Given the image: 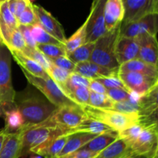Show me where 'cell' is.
<instances>
[{
  "instance_id": "obj_55",
  "label": "cell",
  "mask_w": 158,
  "mask_h": 158,
  "mask_svg": "<svg viewBox=\"0 0 158 158\" xmlns=\"http://www.w3.org/2000/svg\"><path fill=\"white\" fill-rule=\"evenodd\" d=\"M3 1V0H0V2H2Z\"/></svg>"
},
{
  "instance_id": "obj_20",
  "label": "cell",
  "mask_w": 158,
  "mask_h": 158,
  "mask_svg": "<svg viewBox=\"0 0 158 158\" xmlns=\"http://www.w3.org/2000/svg\"><path fill=\"white\" fill-rule=\"evenodd\" d=\"M23 127L13 133H6L0 151V158L21 157Z\"/></svg>"
},
{
  "instance_id": "obj_57",
  "label": "cell",
  "mask_w": 158,
  "mask_h": 158,
  "mask_svg": "<svg viewBox=\"0 0 158 158\" xmlns=\"http://www.w3.org/2000/svg\"><path fill=\"white\" fill-rule=\"evenodd\" d=\"M96 158H97V157H96Z\"/></svg>"
},
{
  "instance_id": "obj_49",
  "label": "cell",
  "mask_w": 158,
  "mask_h": 158,
  "mask_svg": "<svg viewBox=\"0 0 158 158\" xmlns=\"http://www.w3.org/2000/svg\"><path fill=\"white\" fill-rule=\"evenodd\" d=\"M125 158H147V157H145V156H139V155L133 154V155H131V156H127V157H125Z\"/></svg>"
},
{
  "instance_id": "obj_23",
  "label": "cell",
  "mask_w": 158,
  "mask_h": 158,
  "mask_svg": "<svg viewBox=\"0 0 158 158\" xmlns=\"http://www.w3.org/2000/svg\"><path fill=\"white\" fill-rule=\"evenodd\" d=\"M131 155L133 153L130 144L122 138H117L99 153L97 158H125Z\"/></svg>"
},
{
  "instance_id": "obj_16",
  "label": "cell",
  "mask_w": 158,
  "mask_h": 158,
  "mask_svg": "<svg viewBox=\"0 0 158 158\" xmlns=\"http://www.w3.org/2000/svg\"><path fill=\"white\" fill-rule=\"evenodd\" d=\"M18 26L17 19L9 10L7 0H3L0 2V34L3 43L7 48L11 35Z\"/></svg>"
},
{
  "instance_id": "obj_3",
  "label": "cell",
  "mask_w": 158,
  "mask_h": 158,
  "mask_svg": "<svg viewBox=\"0 0 158 158\" xmlns=\"http://www.w3.org/2000/svg\"><path fill=\"white\" fill-rule=\"evenodd\" d=\"M120 26L104 34L95 41L94 50L89 60L109 69H117L119 64L115 57V45L120 36Z\"/></svg>"
},
{
  "instance_id": "obj_21",
  "label": "cell",
  "mask_w": 158,
  "mask_h": 158,
  "mask_svg": "<svg viewBox=\"0 0 158 158\" xmlns=\"http://www.w3.org/2000/svg\"><path fill=\"white\" fill-rule=\"evenodd\" d=\"M9 51L14 60H15V62H17L22 69L25 70L28 73L35 77H42V78H47L49 77L44 68L35 60L24 55L20 51L15 50H11Z\"/></svg>"
},
{
  "instance_id": "obj_33",
  "label": "cell",
  "mask_w": 158,
  "mask_h": 158,
  "mask_svg": "<svg viewBox=\"0 0 158 158\" xmlns=\"http://www.w3.org/2000/svg\"><path fill=\"white\" fill-rule=\"evenodd\" d=\"M114 102L106 94L96 93L89 91V105L98 108H112Z\"/></svg>"
},
{
  "instance_id": "obj_11",
  "label": "cell",
  "mask_w": 158,
  "mask_h": 158,
  "mask_svg": "<svg viewBox=\"0 0 158 158\" xmlns=\"http://www.w3.org/2000/svg\"><path fill=\"white\" fill-rule=\"evenodd\" d=\"M124 17L121 23L137 21L149 14H158V0H122Z\"/></svg>"
},
{
  "instance_id": "obj_13",
  "label": "cell",
  "mask_w": 158,
  "mask_h": 158,
  "mask_svg": "<svg viewBox=\"0 0 158 158\" xmlns=\"http://www.w3.org/2000/svg\"><path fill=\"white\" fill-rule=\"evenodd\" d=\"M33 5V9L36 15L38 23L52 37L61 42L63 45L66 41L64 29L60 22L47 10L38 5Z\"/></svg>"
},
{
  "instance_id": "obj_18",
  "label": "cell",
  "mask_w": 158,
  "mask_h": 158,
  "mask_svg": "<svg viewBox=\"0 0 158 158\" xmlns=\"http://www.w3.org/2000/svg\"><path fill=\"white\" fill-rule=\"evenodd\" d=\"M124 17V6L122 0H106L104 6V23L106 31L121 24Z\"/></svg>"
},
{
  "instance_id": "obj_51",
  "label": "cell",
  "mask_w": 158,
  "mask_h": 158,
  "mask_svg": "<svg viewBox=\"0 0 158 158\" xmlns=\"http://www.w3.org/2000/svg\"><path fill=\"white\" fill-rule=\"evenodd\" d=\"M3 116V109L2 107V104H1V100H0V116Z\"/></svg>"
},
{
  "instance_id": "obj_47",
  "label": "cell",
  "mask_w": 158,
  "mask_h": 158,
  "mask_svg": "<svg viewBox=\"0 0 158 158\" xmlns=\"http://www.w3.org/2000/svg\"><path fill=\"white\" fill-rule=\"evenodd\" d=\"M88 88L90 91H94L96 93H101V94H106V88L95 79L90 80Z\"/></svg>"
},
{
  "instance_id": "obj_25",
  "label": "cell",
  "mask_w": 158,
  "mask_h": 158,
  "mask_svg": "<svg viewBox=\"0 0 158 158\" xmlns=\"http://www.w3.org/2000/svg\"><path fill=\"white\" fill-rule=\"evenodd\" d=\"M117 138H119L118 131L114 129L110 130L96 136L82 148L99 153L114 141H115Z\"/></svg>"
},
{
  "instance_id": "obj_19",
  "label": "cell",
  "mask_w": 158,
  "mask_h": 158,
  "mask_svg": "<svg viewBox=\"0 0 158 158\" xmlns=\"http://www.w3.org/2000/svg\"><path fill=\"white\" fill-rule=\"evenodd\" d=\"M118 70L119 68L109 69L97 64L90 60H88V61L76 64L74 72L92 80V79H97L103 77L117 75L118 74Z\"/></svg>"
},
{
  "instance_id": "obj_40",
  "label": "cell",
  "mask_w": 158,
  "mask_h": 158,
  "mask_svg": "<svg viewBox=\"0 0 158 158\" xmlns=\"http://www.w3.org/2000/svg\"><path fill=\"white\" fill-rule=\"evenodd\" d=\"M26 46H26L24 38H23V35H22L21 32L19 29V28H17L16 29L14 30V32L11 35L10 39H9L8 49L9 50H18L22 52V51H23L26 49Z\"/></svg>"
},
{
  "instance_id": "obj_41",
  "label": "cell",
  "mask_w": 158,
  "mask_h": 158,
  "mask_svg": "<svg viewBox=\"0 0 158 158\" xmlns=\"http://www.w3.org/2000/svg\"><path fill=\"white\" fill-rule=\"evenodd\" d=\"M95 80L98 81L100 83H101L106 89L108 88H122V89L127 90L124 84L120 79L118 74L110 76V77H100V78L95 79Z\"/></svg>"
},
{
  "instance_id": "obj_39",
  "label": "cell",
  "mask_w": 158,
  "mask_h": 158,
  "mask_svg": "<svg viewBox=\"0 0 158 158\" xmlns=\"http://www.w3.org/2000/svg\"><path fill=\"white\" fill-rule=\"evenodd\" d=\"M111 109L123 113H136L140 115V108L137 102H134L128 100L121 101V102H114L113 108Z\"/></svg>"
},
{
  "instance_id": "obj_22",
  "label": "cell",
  "mask_w": 158,
  "mask_h": 158,
  "mask_svg": "<svg viewBox=\"0 0 158 158\" xmlns=\"http://www.w3.org/2000/svg\"><path fill=\"white\" fill-rule=\"evenodd\" d=\"M97 135L92 134L89 133H73L68 135L67 140L56 158L73 153L74 151L81 149L83 146L86 145L88 142L94 139Z\"/></svg>"
},
{
  "instance_id": "obj_29",
  "label": "cell",
  "mask_w": 158,
  "mask_h": 158,
  "mask_svg": "<svg viewBox=\"0 0 158 158\" xmlns=\"http://www.w3.org/2000/svg\"><path fill=\"white\" fill-rule=\"evenodd\" d=\"M31 33L37 44H56L64 46L61 42L44 30L38 23L31 26Z\"/></svg>"
},
{
  "instance_id": "obj_38",
  "label": "cell",
  "mask_w": 158,
  "mask_h": 158,
  "mask_svg": "<svg viewBox=\"0 0 158 158\" xmlns=\"http://www.w3.org/2000/svg\"><path fill=\"white\" fill-rule=\"evenodd\" d=\"M37 49L40 50L48 58L66 56L64 46L56 44H37Z\"/></svg>"
},
{
  "instance_id": "obj_24",
  "label": "cell",
  "mask_w": 158,
  "mask_h": 158,
  "mask_svg": "<svg viewBox=\"0 0 158 158\" xmlns=\"http://www.w3.org/2000/svg\"><path fill=\"white\" fill-rule=\"evenodd\" d=\"M128 71L140 73L151 77H158L157 66L146 63L139 58L129 60L119 66V73L128 72Z\"/></svg>"
},
{
  "instance_id": "obj_36",
  "label": "cell",
  "mask_w": 158,
  "mask_h": 158,
  "mask_svg": "<svg viewBox=\"0 0 158 158\" xmlns=\"http://www.w3.org/2000/svg\"><path fill=\"white\" fill-rule=\"evenodd\" d=\"M68 97L81 107L89 105V90L86 87H80L73 91Z\"/></svg>"
},
{
  "instance_id": "obj_42",
  "label": "cell",
  "mask_w": 158,
  "mask_h": 158,
  "mask_svg": "<svg viewBox=\"0 0 158 158\" xmlns=\"http://www.w3.org/2000/svg\"><path fill=\"white\" fill-rule=\"evenodd\" d=\"M51 63L52 64L56 65L60 68L66 70V71H69V72H73L75 69L76 64L73 62L70 59L66 56H61V57H52V58H49Z\"/></svg>"
},
{
  "instance_id": "obj_2",
  "label": "cell",
  "mask_w": 158,
  "mask_h": 158,
  "mask_svg": "<svg viewBox=\"0 0 158 158\" xmlns=\"http://www.w3.org/2000/svg\"><path fill=\"white\" fill-rule=\"evenodd\" d=\"M15 105L23 116L25 125H35L43 122L57 108L49 101L30 95L15 100Z\"/></svg>"
},
{
  "instance_id": "obj_26",
  "label": "cell",
  "mask_w": 158,
  "mask_h": 158,
  "mask_svg": "<svg viewBox=\"0 0 158 158\" xmlns=\"http://www.w3.org/2000/svg\"><path fill=\"white\" fill-rule=\"evenodd\" d=\"M2 116L5 119V127L3 129L6 133L17 131L25 125L23 116L15 105L4 110Z\"/></svg>"
},
{
  "instance_id": "obj_28",
  "label": "cell",
  "mask_w": 158,
  "mask_h": 158,
  "mask_svg": "<svg viewBox=\"0 0 158 158\" xmlns=\"http://www.w3.org/2000/svg\"><path fill=\"white\" fill-rule=\"evenodd\" d=\"M85 40H86V23L84 22V23L69 39H66V41L64 44L66 57H68L79 46L84 44Z\"/></svg>"
},
{
  "instance_id": "obj_12",
  "label": "cell",
  "mask_w": 158,
  "mask_h": 158,
  "mask_svg": "<svg viewBox=\"0 0 158 158\" xmlns=\"http://www.w3.org/2000/svg\"><path fill=\"white\" fill-rule=\"evenodd\" d=\"M118 76L127 89L138 94H144L156 85H158V77H151L137 72H118Z\"/></svg>"
},
{
  "instance_id": "obj_15",
  "label": "cell",
  "mask_w": 158,
  "mask_h": 158,
  "mask_svg": "<svg viewBox=\"0 0 158 158\" xmlns=\"http://www.w3.org/2000/svg\"><path fill=\"white\" fill-rule=\"evenodd\" d=\"M68 135L52 136L43 143L32 148L30 153L40 155L43 158H56L67 140Z\"/></svg>"
},
{
  "instance_id": "obj_45",
  "label": "cell",
  "mask_w": 158,
  "mask_h": 158,
  "mask_svg": "<svg viewBox=\"0 0 158 158\" xmlns=\"http://www.w3.org/2000/svg\"><path fill=\"white\" fill-rule=\"evenodd\" d=\"M19 29L21 32L23 38H24L26 44L28 47L36 48L37 43L34 40L32 37V33H31V26H23V25H19Z\"/></svg>"
},
{
  "instance_id": "obj_1",
  "label": "cell",
  "mask_w": 158,
  "mask_h": 158,
  "mask_svg": "<svg viewBox=\"0 0 158 158\" xmlns=\"http://www.w3.org/2000/svg\"><path fill=\"white\" fill-rule=\"evenodd\" d=\"M83 108L87 117L100 121L118 132L134 124L143 123L141 116L136 113H123L111 108H98L89 105Z\"/></svg>"
},
{
  "instance_id": "obj_56",
  "label": "cell",
  "mask_w": 158,
  "mask_h": 158,
  "mask_svg": "<svg viewBox=\"0 0 158 158\" xmlns=\"http://www.w3.org/2000/svg\"><path fill=\"white\" fill-rule=\"evenodd\" d=\"M147 158H151V157H147Z\"/></svg>"
},
{
  "instance_id": "obj_37",
  "label": "cell",
  "mask_w": 158,
  "mask_h": 158,
  "mask_svg": "<svg viewBox=\"0 0 158 158\" xmlns=\"http://www.w3.org/2000/svg\"><path fill=\"white\" fill-rule=\"evenodd\" d=\"M17 21L19 25H23V26H32L38 23L32 3L29 2L24 11L18 17Z\"/></svg>"
},
{
  "instance_id": "obj_43",
  "label": "cell",
  "mask_w": 158,
  "mask_h": 158,
  "mask_svg": "<svg viewBox=\"0 0 158 158\" xmlns=\"http://www.w3.org/2000/svg\"><path fill=\"white\" fill-rule=\"evenodd\" d=\"M106 94L114 102L128 100L130 99V92L128 90L122 88H108L106 89Z\"/></svg>"
},
{
  "instance_id": "obj_6",
  "label": "cell",
  "mask_w": 158,
  "mask_h": 158,
  "mask_svg": "<svg viewBox=\"0 0 158 158\" xmlns=\"http://www.w3.org/2000/svg\"><path fill=\"white\" fill-rule=\"evenodd\" d=\"M22 69V68H21ZM25 77L27 79L28 82L36 88L39 91H41L47 100L56 107L66 106V105H79L76 102L71 100L60 88V87L51 78L35 77L32 75L25 70L22 69Z\"/></svg>"
},
{
  "instance_id": "obj_32",
  "label": "cell",
  "mask_w": 158,
  "mask_h": 158,
  "mask_svg": "<svg viewBox=\"0 0 158 158\" xmlns=\"http://www.w3.org/2000/svg\"><path fill=\"white\" fill-rule=\"evenodd\" d=\"M146 126H148V125L144 123L134 124V125H131V126L128 127V128L119 131V138H122V139H124L131 147V145L134 143V141L137 139L139 135L140 134V133L143 131V129Z\"/></svg>"
},
{
  "instance_id": "obj_17",
  "label": "cell",
  "mask_w": 158,
  "mask_h": 158,
  "mask_svg": "<svg viewBox=\"0 0 158 158\" xmlns=\"http://www.w3.org/2000/svg\"><path fill=\"white\" fill-rule=\"evenodd\" d=\"M139 43L138 58L146 63L157 66L158 43L157 36L145 35L137 38Z\"/></svg>"
},
{
  "instance_id": "obj_8",
  "label": "cell",
  "mask_w": 158,
  "mask_h": 158,
  "mask_svg": "<svg viewBox=\"0 0 158 158\" xmlns=\"http://www.w3.org/2000/svg\"><path fill=\"white\" fill-rule=\"evenodd\" d=\"M106 0H93L90 12L86 23L85 43L95 42L106 33L104 23V6Z\"/></svg>"
},
{
  "instance_id": "obj_30",
  "label": "cell",
  "mask_w": 158,
  "mask_h": 158,
  "mask_svg": "<svg viewBox=\"0 0 158 158\" xmlns=\"http://www.w3.org/2000/svg\"><path fill=\"white\" fill-rule=\"evenodd\" d=\"M89 81H90V79L86 78V77H83V76L80 75V74L73 71V72L70 73L67 81L65 83V85L62 87L61 89L68 96L76 88H80V87L88 88L89 85Z\"/></svg>"
},
{
  "instance_id": "obj_5",
  "label": "cell",
  "mask_w": 158,
  "mask_h": 158,
  "mask_svg": "<svg viewBox=\"0 0 158 158\" xmlns=\"http://www.w3.org/2000/svg\"><path fill=\"white\" fill-rule=\"evenodd\" d=\"M16 93L11 74V54L5 45L0 46V100L3 112L15 106Z\"/></svg>"
},
{
  "instance_id": "obj_53",
  "label": "cell",
  "mask_w": 158,
  "mask_h": 158,
  "mask_svg": "<svg viewBox=\"0 0 158 158\" xmlns=\"http://www.w3.org/2000/svg\"><path fill=\"white\" fill-rule=\"evenodd\" d=\"M151 158H158V152H157V153H156L154 155V156H151Z\"/></svg>"
},
{
  "instance_id": "obj_35",
  "label": "cell",
  "mask_w": 158,
  "mask_h": 158,
  "mask_svg": "<svg viewBox=\"0 0 158 158\" xmlns=\"http://www.w3.org/2000/svg\"><path fill=\"white\" fill-rule=\"evenodd\" d=\"M47 73L49 77L61 88L66 82L71 72L66 71L63 68H59V67H56L51 63V66Z\"/></svg>"
},
{
  "instance_id": "obj_27",
  "label": "cell",
  "mask_w": 158,
  "mask_h": 158,
  "mask_svg": "<svg viewBox=\"0 0 158 158\" xmlns=\"http://www.w3.org/2000/svg\"><path fill=\"white\" fill-rule=\"evenodd\" d=\"M112 129H111L110 127L108 126L106 124L103 123V122H100V121L86 117V119H83L80 122V125H78L77 127L71 129L70 133H92V134L99 135Z\"/></svg>"
},
{
  "instance_id": "obj_50",
  "label": "cell",
  "mask_w": 158,
  "mask_h": 158,
  "mask_svg": "<svg viewBox=\"0 0 158 158\" xmlns=\"http://www.w3.org/2000/svg\"><path fill=\"white\" fill-rule=\"evenodd\" d=\"M29 158H43V157L42 156H40V155L35 154V153H34V154L32 155V156H31Z\"/></svg>"
},
{
  "instance_id": "obj_10",
  "label": "cell",
  "mask_w": 158,
  "mask_h": 158,
  "mask_svg": "<svg viewBox=\"0 0 158 158\" xmlns=\"http://www.w3.org/2000/svg\"><path fill=\"white\" fill-rule=\"evenodd\" d=\"M133 154L151 157L158 152L157 123L148 125L131 147Z\"/></svg>"
},
{
  "instance_id": "obj_34",
  "label": "cell",
  "mask_w": 158,
  "mask_h": 158,
  "mask_svg": "<svg viewBox=\"0 0 158 158\" xmlns=\"http://www.w3.org/2000/svg\"><path fill=\"white\" fill-rule=\"evenodd\" d=\"M21 53H23L24 55L27 56L28 57H29V58L32 59V60H35V62H37L39 64H40L43 68H44V70L46 72H48V71H49V68H50L51 66L50 60H49V59L48 58L46 55H44L40 50L37 49V47L32 48L26 46V49L23 51H22Z\"/></svg>"
},
{
  "instance_id": "obj_52",
  "label": "cell",
  "mask_w": 158,
  "mask_h": 158,
  "mask_svg": "<svg viewBox=\"0 0 158 158\" xmlns=\"http://www.w3.org/2000/svg\"><path fill=\"white\" fill-rule=\"evenodd\" d=\"M2 45H4V43H3V40H2V39L1 34H0V46H2Z\"/></svg>"
},
{
  "instance_id": "obj_7",
  "label": "cell",
  "mask_w": 158,
  "mask_h": 158,
  "mask_svg": "<svg viewBox=\"0 0 158 158\" xmlns=\"http://www.w3.org/2000/svg\"><path fill=\"white\" fill-rule=\"evenodd\" d=\"M87 117L83 107L80 105H66L57 107L46 122L51 125L60 127L70 133L71 129L80 125Z\"/></svg>"
},
{
  "instance_id": "obj_4",
  "label": "cell",
  "mask_w": 158,
  "mask_h": 158,
  "mask_svg": "<svg viewBox=\"0 0 158 158\" xmlns=\"http://www.w3.org/2000/svg\"><path fill=\"white\" fill-rule=\"evenodd\" d=\"M63 134H69V132L46 121L35 125H24L22 135L21 157H26L32 148L43 143L52 136Z\"/></svg>"
},
{
  "instance_id": "obj_48",
  "label": "cell",
  "mask_w": 158,
  "mask_h": 158,
  "mask_svg": "<svg viewBox=\"0 0 158 158\" xmlns=\"http://www.w3.org/2000/svg\"><path fill=\"white\" fill-rule=\"evenodd\" d=\"M6 131L4 129H0V151H1V149L2 147V143H3V141H4L5 139V136H6Z\"/></svg>"
},
{
  "instance_id": "obj_9",
  "label": "cell",
  "mask_w": 158,
  "mask_h": 158,
  "mask_svg": "<svg viewBox=\"0 0 158 158\" xmlns=\"http://www.w3.org/2000/svg\"><path fill=\"white\" fill-rule=\"evenodd\" d=\"M157 29L158 14H149L137 21L121 23L120 36L131 38H138L145 35L157 36Z\"/></svg>"
},
{
  "instance_id": "obj_54",
  "label": "cell",
  "mask_w": 158,
  "mask_h": 158,
  "mask_svg": "<svg viewBox=\"0 0 158 158\" xmlns=\"http://www.w3.org/2000/svg\"><path fill=\"white\" fill-rule=\"evenodd\" d=\"M29 2H31V3H32V2H35V0H29Z\"/></svg>"
},
{
  "instance_id": "obj_31",
  "label": "cell",
  "mask_w": 158,
  "mask_h": 158,
  "mask_svg": "<svg viewBox=\"0 0 158 158\" xmlns=\"http://www.w3.org/2000/svg\"><path fill=\"white\" fill-rule=\"evenodd\" d=\"M94 45H95V42L85 43L84 44L77 48L73 52L71 53L68 56V57L75 64L88 61L90 59L91 54L94 50Z\"/></svg>"
},
{
  "instance_id": "obj_44",
  "label": "cell",
  "mask_w": 158,
  "mask_h": 158,
  "mask_svg": "<svg viewBox=\"0 0 158 158\" xmlns=\"http://www.w3.org/2000/svg\"><path fill=\"white\" fill-rule=\"evenodd\" d=\"M7 2L9 10L18 19L30 2L29 0H7Z\"/></svg>"
},
{
  "instance_id": "obj_46",
  "label": "cell",
  "mask_w": 158,
  "mask_h": 158,
  "mask_svg": "<svg viewBox=\"0 0 158 158\" xmlns=\"http://www.w3.org/2000/svg\"><path fill=\"white\" fill-rule=\"evenodd\" d=\"M98 154L99 153H94L90 150L81 148L77 151H74L60 158H96Z\"/></svg>"
},
{
  "instance_id": "obj_14",
  "label": "cell",
  "mask_w": 158,
  "mask_h": 158,
  "mask_svg": "<svg viewBox=\"0 0 158 158\" xmlns=\"http://www.w3.org/2000/svg\"><path fill=\"white\" fill-rule=\"evenodd\" d=\"M139 43L137 38L119 36L115 45V57L119 65L138 58Z\"/></svg>"
}]
</instances>
